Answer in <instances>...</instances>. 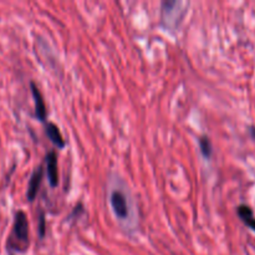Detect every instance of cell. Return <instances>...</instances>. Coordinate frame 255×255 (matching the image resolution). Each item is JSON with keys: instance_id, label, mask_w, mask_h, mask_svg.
Instances as JSON below:
<instances>
[{"instance_id": "cell-8", "label": "cell", "mask_w": 255, "mask_h": 255, "mask_svg": "<svg viewBox=\"0 0 255 255\" xmlns=\"http://www.w3.org/2000/svg\"><path fill=\"white\" fill-rule=\"evenodd\" d=\"M199 148H201L202 154H203L207 159L211 158L213 148H212V142L208 137L202 136L201 138H199Z\"/></svg>"}, {"instance_id": "cell-7", "label": "cell", "mask_w": 255, "mask_h": 255, "mask_svg": "<svg viewBox=\"0 0 255 255\" xmlns=\"http://www.w3.org/2000/svg\"><path fill=\"white\" fill-rule=\"evenodd\" d=\"M237 214L239 216V218L242 219L244 224L247 227L252 229V231L255 232V216L253 213V209L249 206H246V204H242L237 208Z\"/></svg>"}, {"instance_id": "cell-5", "label": "cell", "mask_w": 255, "mask_h": 255, "mask_svg": "<svg viewBox=\"0 0 255 255\" xmlns=\"http://www.w3.org/2000/svg\"><path fill=\"white\" fill-rule=\"evenodd\" d=\"M30 89H31V94H32V97H34V102H35V116H36L37 120L45 122L46 121L47 112H46V107H45L44 97H42L41 92H40L39 87L35 85V82L32 81L30 82Z\"/></svg>"}, {"instance_id": "cell-10", "label": "cell", "mask_w": 255, "mask_h": 255, "mask_svg": "<svg viewBox=\"0 0 255 255\" xmlns=\"http://www.w3.org/2000/svg\"><path fill=\"white\" fill-rule=\"evenodd\" d=\"M251 134L253 138H255V126L254 127H251Z\"/></svg>"}, {"instance_id": "cell-2", "label": "cell", "mask_w": 255, "mask_h": 255, "mask_svg": "<svg viewBox=\"0 0 255 255\" xmlns=\"http://www.w3.org/2000/svg\"><path fill=\"white\" fill-rule=\"evenodd\" d=\"M110 203H111L112 211L115 216L121 221H125L128 217V204H127V198L121 191H114L110 196Z\"/></svg>"}, {"instance_id": "cell-4", "label": "cell", "mask_w": 255, "mask_h": 255, "mask_svg": "<svg viewBox=\"0 0 255 255\" xmlns=\"http://www.w3.org/2000/svg\"><path fill=\"white\" fill-rule=\"evenodd\" d=\"M42 177H44V167L39 166L34 172H32L31 177H30L29 186H27L26 198L29 202H32L37 196L40 186H41Z\"/></svg>"}, {"instance_id": "cell-9", "label": "cell", "mask_w": 255, "mask_h": 255, "mask_svg": "<svg viewBox=\"0 0 255 255\" xmlns=\"http://www.w3.org/2000/svg\"><path fill=\"white\" fill-rule=\"evenodd\" d=\"M39 229H37V232H39V236L40 238H44L45 236V216L44 213H40V218H39Z\"/></svg>"}, {"instance_id": "cell-6", "label": "cell", "mask_w": 255, "mask_h": 255, "mask_svg": "<svg viewBox=\"0 0 255 255\" xmlns=\"http://www.w3.org/2000/svg\"><path fill=\"white\" fill-rule=\"evenodd\" d=\"M45 131H46V134L50 138V141H51L57 148H64V147L66 146L64 137H62L61 132H60L59 127H57L56 125L52 124V122H46V124H45Z\"/></svg>"}, {"instance_id": "cell-3", "label": "cell", "mask_w": 255, "mask_h": 255, "mask_svg": "<svg viewBox=\"0 0 255 255\" xmlns=\"http://www.w3.org/2000/svg\"><path fill=\"white\" fill-rule=\"evenodd\" d=\"M46 173L49 183L52 188L59 186V167H57L56 152L51 151L46 154Z\"/></svg>"}, {"instance_id": "cell-1", "label": "cell", "mask_w": 255, "mask_h": 255, "mask_svg": "<svg viewBox=\"0 0 255 255\" xmlns=\"http://www.w3.org/2000/svg\"><path fill=\"white\" fill-rule=\"evenodd\" d=\"M29 222L26 214L17 211L14 217V226L7 239V251L14 253H25L29 248Z\"/></svg>"}]
</instances>
